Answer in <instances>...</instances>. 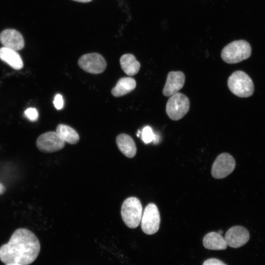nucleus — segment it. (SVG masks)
Masks as SVG:
<instances>
[{
	"mask_svg": "<svg viewBox=\"0 0 265 265\" xmlns=\"http://www.w3.org/2000/svg\"><path fill=\"white\" fill-rule=\"evenodd\" d=\"M251 54L249 43L244 40L234 41L222 49L221 57L223 61L229 64L240 62L249 58Z\"/></svg>",
	"mask_w": 265,
	"mask_h": 265,
	"instance_id": "2",
	"label": "nucleus"
},
{
	"mask_svg": "<svg viewBox=\"0 0 265 265\" xmlns=\"http://www.w3.org/2000/svg\"><path fill=\"white\" fill-rule=\"evenodd\" d=\"M0 59L16 70H20L24 66L20 54L16 51L4 47L0 49Z\"/></svg>",
	"mask_w": 265,
	"mask_h": 265,
	"instance_id": "14",
	"label": "nucleus"
},
{
	"mask_svg": "<svg viewBox=\"0 0 265 265\" xmlns=\"http://www.w3.org/2000/svg\"><path fill=\"white\" fill-rule=\"evenodd\" d=\"M25 116L30 121H36L38 117V113L36 109L33 107H29L25 111Z\"/></svg>",
	"mask_w": 265,
	"mask_h": 265,
	"instance_id": "20",
	"label": "nucleus"
},
{
	"mask_svg": "<svg viewBox=\"0 0 265 265\" xmlns=\"http://www.w3.org/2000/svg\"><path fill=\"white\" fill-rule=\"evenodd\" d=\"M5 265H22L19 264H16V263H9V264H6Z\"/></svg>",
	"mask_w": 265,
	"mask_h": 265,
	"instance_id": "25",
	"label": "nucleus"
},
{
	"mask_svg": "<svg viewBox=\"0 0 265 265\" xmlns=\"http://www.w3.org/2000/svg\"><path fill=\"white\" fill-rule=\"evenodd\" d=\"M117 146L121 152L129 158L134 157L136 153V147L133 139L129 135L121 133L116 138Z\"/></svg>",
	"mask_w": 265,
	"mask_h": 265,
	"instance_id": "13",
	"label": "nucleus"
},
{
	"mask_svg": "<svg viewBox=\"0 0 265 265\" xmlns=\"http://www.w3.org/2000/svg\"><path fill=\"white\" fill-rule=\"evenodd\" d=\"M142 214V206L137 198L130 197L123 202L121 214L123 221L128 227L136 228L140 223Z\"/></svg>",
	"mask_w": 265,
	"mask_h": 265,
	"instance_id": "4",
	"label": "nucleus"
},
{
	"mask_svg": "<svg viewBox=\"0 0 265 265\" xmlns=\"http://www.w3.org/2000/svg\"><path fill=\"white\" fill-rule=\"evenodd\" d=\"M72 0L79 2L86 3V2H90L92 1V0Z\"/></svg>",
	"mask_w": 265,
	"mask_h": 265,
	"instance_id": "24",
	"label": "nucleus"
},
{
	"mask_svg": "<svg viewBox=\"0 0 265 265\" xmlns=\"http://www.w3.org/2000/svg\"><path fill=\"white\" fill-rule=\"evenodd\" d=\"M40 250L35 234L25 228L16 230L9 240L0 247V260L5 264L28 265L37 258Z\"/></svg>",
	"mask_w": 265,
	"mask_h": 265,
	"instance_id": "1",
	"label": "nucleus"
},
{
	"mask_svg": "<svg viewBox=\"0 0 265 265\" xmlns=\"http://www.w3.org/2000/svg\"><path fill=\"white\" fill-rule=\"evenodd\" d=\"M56 132L67 143L75 144L79 141L80 136L78 133L68 125L59 124L56 127Z\"/></svg>",
	"mask_w": 265,
	"mask_h": 265,
	"instance_id": "18",
	"label": "nucleus"
},
{
	"mask_svg": "<svg viewBox=\"0 0 265 265\" xmlns=\"http://www.w3.org/2000/svg\"><path fill=\"white\" fill-rule=\"evenodd\" d=\"M217 233L220 235H222L223 233V231L222 230H219Z\"/></svg>",
	"mask_w": 265,
	"mask_h": 265,
	"instance_id": "26",
	"label": "nucleus"
},
{
	"mask_svg": "<svg viewBox=\"0 0 265 265\" xmlns=\"http://www.w3.org/2000/svg\"><path fill=\"white\" fill-rule=\"evenodd\" d=\"M249 238V233L245 228L235 226L226 232L224 239L227 245L233 248H238L246 243Z\"/></svg>",
	"mask_w": 265,
	"mask_h": 265,
	"instance_id": "10",
	"label": "nucleus"
},
{
	"mask_svg": "<svg viewBox=\"0 0 265 265\" xmlns=\"http://www.w3.org/2000/svg\"><path fill=\"white\" fill-rule=\"evenodd\" d=\"M0 42L3 47L16 51L22 49L25 45L22 34L14 29H6L0 34Z\"/></svg>",
	"mask_w": 265,
	"mask_h": 265,
	"instance_id": "11",
	"label": "nucleus"
},
{
	"mask_svg": "<svg viewBox=\"0 0 265 265\" xmlns=\"http://www.w3.org/2000/svg\"><path fill=\"white\" fill-rule=\"evenodd\" d=\"M227 84L229 90L239 97L251 96L254 90L253 81L250 77L242 71H236L229 77Z\"/></svg>",
	"mask_w": 265,
	"mask_h": 265,
	"instance_id": "3",
	"label": "nucleus"
},
{
	"mask_svg": "<svg viewBox=\"0 0 265 265\" xmlns=\"http://www.w3.org/2000/svg\"><path fill=\"white\" fill-rule=\"evenodd\" d=\"M235 166L234 158L229 153H222L218 156L213 163L212 175L215 179H223L230 174Z\"/></svg>",
	"mask_w": 265,
	"mask_h": 265,
	"instance_id": "8",
	"label": "nucleus"
},
{
	"mask_svg": "<svg viewBox=\"0 0 265 265\" xmlns=\"http://www.w3.org/2000/svg\"><path fill=\"white\" fill-rule=\"evenodd\" d=\"M6 190L4 186L1 183H0V195H1L4 193Z\"/></svg>",
	"mask_w": 265,
	"mask_h": 265,
	"instance_id": "23",
	"label": "nucleus"
},
{
	"mask_svg": "<svg viewBox=\"0 0 265 265\" xmlns=\"http://www.w3.org/2000/svg\"><path fill=\"white\" fill-rule=\"evenodd\" d=\"M142 231L147 235H152L158 232L159 228L160 217L157 206L149 203L145 207L141 220Z\"/></svg>",
	"mask_w": 265,
	"mask_h": 265,
	"instance_id": "6",
	"label": "nucleus"
},
{
	"mask_svg": "<svg viewBox=\"0 0 265 265\" xmlns=\"http://www.w3.org/2000/svg\"><path fill=\"white\" fill-rule=\"evenodd\" d=\"M141 135L142 140L146 144L152 141L155 143L159 141V136L154 134L151 128L149 126H146L143 129Z\"/></svg>",
	"mask_w": 265,
	"mask_h": 265,
	"instance_id": "19",
	"label": "nucleus"
},
{
	"mask_svg": "<svg viewBox=\"0 0 265 265\" xmlns=\"http://www.w3.org/2000/svg\"><path fill=\"white\" fill-rule=\"evenodd\" d=\"M189 100L184 94L177 92L170 97L166 105V112L171 120L182 119L188 111Z\"/></svg>",
	"mask_w": 265,
	"mask_h": 265,
	"instance_id": "5",
	"label": "nucleus"
},
{
	"mask_svg": "<svg viewBox=\"0 0 265 265\" xmlns=\"http://www.w3.org/2000/svg\"><path fill=\"white\" fill-rule=\"evenodd\" d=\"M185 76L181 71H171L167 75L163 94L169 97L178 92L185 84Z\"/></svg>",
	"mask_w": 265,
	"mask_h": 265,
	"instance_id": "12",
	"label": "nucleus"
},
{
	"mask_svg": "<svg viewBox=\"0 0 265 265\" xmlns=\"http://www.w3.org/2000/svg\"><path fill=\"white\" fill-rule=\"evenodd\" d=\"M203 243L206 248L210 250H224L227 247L224 238L215 232L206 234L203 238Z\"/></svg>",
	"mask_w": 265,
	"mask_h": 265,
	"instance_id": "15",
	"label": "nucleus"
},
{
	"mask_svg": "<svg viewBox=\"0 0 265 265\" xmlns=\"http://www.w3.org/2000/svg\"><path fill=\"white\" fill-rule=\"evenodd\" d=\"M120 64L123 71L130 76L136 75L140 68V63L132 54L126 53L121 56Z\"/></svg>",
	"mask_w": 265,
	"mask_h": 265,
	"instance_id": "17",
	"label": "nucleus"
},
{
	"mask_svg": "<svg viewBox=\"0 0 265 265\" xmlns=\"http://www.w3.org/2000/svg\"><path fill=\"white\" fill-rule=\"evenodd\" d=\"M136 85L135 80L131 77L120 79L116 85L111 89L112 95L114 97H121L133 91Z\"/></svg>",
	"mask_w": 265,
	"mask_h": 265,
	"instance_id": "16",
	"label": "nucleus"
},
{
	"mask_svg": "<svg viewBox=\"0 0 265 265\" xmlns=\"http://www.w3.org/2000/svg\"><path fill=\"white\" fill-rule=\"evenodd\" d=\"M78 65L84 71L98 74L103 72L106 67L104 57L97 53H86L81 56L78 60Z\"/></svg>",
	"mask_w": 265,
	"mask_h": 265,
	"instance_id": "7",
	"label": "nucleus"
},
{
	"mask_svg": "<svg viewBox=\"0 0 265 265\" xmlns=\"http://www.w3.org/2000/svg\"><path fill=\"white\" fill-rule=\"evenodd\" d=\"M65 142L54 132H48L40 135L36 141L38 149L42 152L52 153L62 149Z\"/></svg>",
	"mask_w": 265,
	"mask_h": 265,
	"instance_id": "9",
	"label": "nucleus"
},
{
	"mask_svg": "<svg viewBox=\"0 0 265 265\" xmlns=\"http://www.w3.org/2000/svg\"><path fill=\"white\" fill-rule=\"evenodd\" d=\"M203 265H227L221 261L215 259L211 258L206 260Z\"/></svg>",
	"mask_w": 265,
	"mask_h": 265,
	"instance_id": "22",
	"label": "nucleus"
},
{
	"mask_svg": "<svg viewBox=\"0 0 265 265\" xmlns=\"http://www.w3.org/2000/svg\"><path fill=\"white\" fill-rule=\"evenodd\" d=\"M53 104L55 107L58 109H61L63 107L64 101L61 95L57 94L54 97L53 100Z\"/></svg>",
	"mask_w": 265,
	"mask_h": 265,
	"instance_id": "21",
	"label": "nucleus"
}]
</instances>
